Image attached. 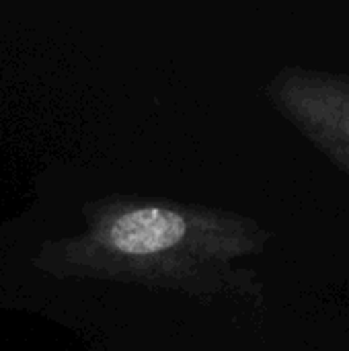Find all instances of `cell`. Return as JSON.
Wrapping results in <instances>:
<instances>
[{
  "label": "cell",
  "instance_id": "obj_1",
  "mask_svg": "<svg viewBox=\"0 0 349 351\" xmlns=\"http://www.w3.org/2000/svg\"><path fill=\"white\" fill-rule=\"evenodd\" d=\"M214 218L165 206H128L103 214L91 234L72 243L70 263L105 276L191 280L197 263L216 255Z\"/></svg>",
  "mask_w": 349,
  "mask_h": 351
}]
</instances>
